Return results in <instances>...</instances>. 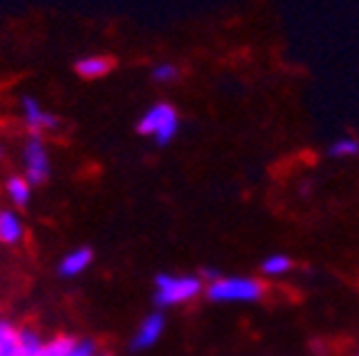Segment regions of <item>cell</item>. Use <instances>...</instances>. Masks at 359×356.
I'll list each match as a JSON object with an SVG mask.
<instances>
[{"instance_id":"obj_14","label":"cell","mask_w":359,"mask_h":356,"mask_svg":"<svg viewBox=\"0 0 359 356\" xmlns=\"http://www.w3.org/2000/svg\"><path fill=\"white\" fill-rule=\"evenodd\" d=\"M18 331L20 329L0 319V356H18Z\"/></svg>"},{"instance_id":"obj_4","label":"cell","mask_w":359,"mask_h":356,"mask_svg":"<svg viewBox=\"0 0 359 356\" xmlns=\"http://www.w3.org/2000/svg\"><path fill=\"white\" fill-rule=\"evenodd\" d=\"M22 172L30 179V184H43L50 177V152L45 147L43 137L30 135L22 145Z\"/></svg>"},{"instance_id":"obj_12","label":"cell","mask_w":359,"mask_h":356,"mask_svg":"<svg viewBox=\"0 0 359 356\" xmlns=\"http://www.w3.org/2000/svg\"><path fill=\"white\" fill-rule=\"evenodd\" d=\"M292 267H294V264H292L290 256L275 252V254L264 256L262 264H259V272H262V277H267V279H282L292 272Z\"/></svg>"},{"instance_id":"obj_7","label":"cell","mask_w":359,"mask_h":356,"mask_svg":"<svg viewBox=\"0 0 359 356\" xmlns=\"http://www.w3.org/2000/svg\"><path fill=\"white\" fill-rule=\"evenodd\" d=\"M93 249L90 247H75V249H70L65 256H60V262H57L55 272L57 277L62 279H75L80 277V274H85L90 269V264H93Z\"/></svg>"},{"instance_id":"obj_18","label":"cell","mask_w":359,"mask_h":356,"mask_svg":"<svg viewBox=\"0 0 359 356\" xmlns=\"http://www.w3.org/2000/svg\"><path fill=\"white\" fill-rule=\"evenodd\" d=\"M100 356H110V354H100Z\"/></svg>"},{"instance_id":"obj_17","label":"cell","mask_w":359,"mask_h":356,"mask_svg":"<svg viewBox=\"0 0 359 356\" xmlns=\"http://www.w3.org/2000/svg\"><path fill=\"white\" fill-rule=\"evenodd\" d=\"M65 356H100L95 339H88V336H78L73 344V349L67 351Z\"/></svg>"},{"instance_id":"obj_8","label":"cell","mask_w":359,"mask_h":356,"mask_svg":"<svg viewBox=\"0 0 359 356\" xmlns=\"http://www.w3.org/2000/svg\"><path fill=\"white\" fill-rule=\"evenodd\" d=\"M115 60L110 55H83L75 62V73L83 80H100L112 73Z\"/></svg>"},{"instance_id":"obj_3","label":"cell","mask_w":359,"mask_h":356,"mask_svg":"<svg viewBox=\"0 0 359 356\" xmlns=\"http://www.w3.org/2000/svg\"><path fill=\"white\" fill-rule=\"evenodd\" d=\"M137 132L155 139L157 145H170L180 132V112L170 102H155L140 115Z\"/></svg>"},{"instance_id":"obj_10","label":"cell","mask_w":359,"mask_h":356,"mask_svg":"<svg viewBox=\"0 0 359 356\" xmlns=\"http://www.w3.org/2000/svg\"><path fill=\"white\" fill-rule=\"evenodd\" d=\"M6 197L15 207H28L30 197H33V184L25 174H11L6 179Z\"/></svg>"},{"instance_id":"obj_19","label":"cell","mask_w":359,"mask_h":356,"mask_svg":"<svg viewBox=\"0 0 359 356\" xmlns=\"http://www.w3.org/2000/svg\"><path fill=\"white\" fill-rule=\"evenodd\" d=\"M357 356H359V354H357Z\"/></svg>"},{"instance_id":"obj_9","label":"cell","mask_w":359,"mask_h":356,"mask_svg":"<svg viewBox=\"0 0 359 356\" xmlns=\"http://www.w3.org/2000/svg\"><path fill=\"white\" fill-rule=\"evenodd\" d=\"M25 237V224L15 210H0V245L15 247Z\"/></svg>"},{"instance_id":"obj_13","label":"cell","mask_w":359,"mask_h":356,"mask_svg":"<svg viewBox=\"0 0 359 356\" xmlns=\"http://www.w3.org/2000/svg\"><path fill=\"white\" fill-rule=\"evenodd\" d=\"M327 152H330V157H334V160H352V157L359 155V139L352 137V135L337 137Z\"/></svg>"},{"instance_id":"obj_16","label":"cell","mask_w":359,"mask_h":356,"mask_svg":"<svg viewBox=\"0 0 359 356\" xmlns=\"http://www.w3.org/2000/svg\"><path fill=\"white\" fill-rule=\"evenodd\" d=\"M75 339L78 336H55V339H50L45 344V356H65L67 351L73 349Z\"/></svg>"},{"instance_id":"obj_6","label":"cell","mask_w":359,"mask_h":356,"mask_svg":"<svg viewBox=\"0 0 359 356\" xmlns=\"http://www.w3.org/2000/svg\"><path fill=\"white\" fill-rule=\"evenodd\" d=\"M165 327H168V322H165L163 312L147 314V317L142 319L140 324H137V329H135L133 341H130V349H133V351H147V349H152V346H155L157 341L163 339Z\"/></svg>"},{"instance_id":"obj_15","label":"cell","mask_w":359,"mask_h":356,"mask_svg":"<svg viewBox=\"0 0 359 356\" xmlns=\"http://www.w3.org/2000/svg\"><path fill=\"white\" fill-rule=\"evenodd\" d=\"M152 80L160 85H170V83H177L180 80V67L175 65V62L170 60H163V62H157L155 67L150 70Z\"/></svg>"},{"instance_id":"obj_11","label":"cell","mask_w":359,"mask_h":356,"mask_svg":"<svg viewBox=\"0 0 359 356\" xmlns=\"http://www.w3.org/2000/svg\"><path fill=\"white\" fill-rule=\"evenodd\" d=\"M45 344L43 336L30 327H20L18 331V356H45Z\"/></svg>"},{"instance_id":"obj_2","label":"cell","mask_w":359,"mask_h":356,"mask_svg":"<svg viewBox=\"0 0 359 356\" xmlns=\"http://www.w3.org/2000/svg\"><path fill=\"white\" fill-rule=\"evenodd\" d=\"M205 292V279L197 274H157L155 277V304L157 309H172V306L190 304L192 299Z\"/></svg>"},{"instance_id":"obj_1","label":"cell","mask_w":359,"mask_h":356,"mask_svg":"<svg viewBox=\"0 0 359 356\" xmlns=\"http://www.w3.org/2000/svg\"><path fill=\"white\" fill-rule=\"evenodd\" d=\"M264 282L247 274H219L205 284V296L217 304H255L264 296Z\"/></svg>"},{"instance_id":"obj_5","label":"cell","mask_w":359,"mask_h":356,"mask_svg":"<svg viewBox=\"0 0 359 356\" xmlns=\"http://www.w3.org/2000/svg\"><path fill=\"white\" fill-rule=\"evenodd\" d=\"M20 117H22V125L28 128V132L38 135V137H43L45 132H53V130H57V125H60V120H57L53 112L45 110L38 102V97H33V95H22Z\"/></svg>"}]
</instances>
